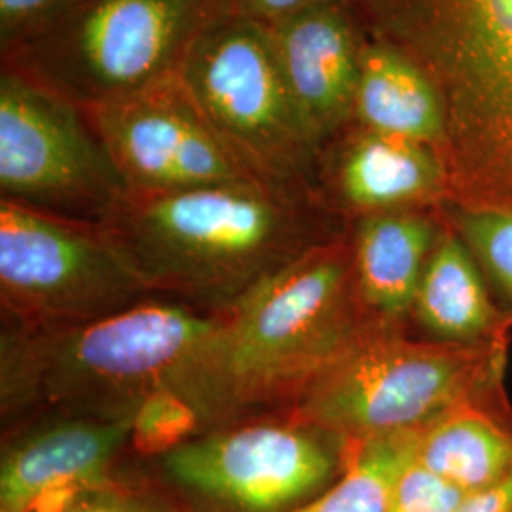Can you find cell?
I'll return each mask as SVG.
<instances>
[{"mask_svg":"<svg viewBox=\"0 0 512 512\" xmlns=\"http://www.w3.org/2000/svg\"><path fill=\"white\" fill-rule=\"evenodd\" d=\"M378 330L346 228L219 310L217 327L167 395L188 412L194 433L283 414Z\"/></svg>","mask_w":512,"mask_h":512,"instance_id":"1","label":"cell"},{"mask_svg":"<svg viewBox=\"0 0 512 512\" xmlns=\"http://www.w3.org/2000/svg\"><path fill=\"white\" fill-rule=\"evenodd\" d=\"M101 226L150 293L209 311L346 232L319 200L266 184L126 192Z\"/></svg>","mask_w":512,"mask_h":512,"instance_id":"2","label":"cell"},{"mask_svg":"<svg viewBox=\"0 0 512 512\" xmlns=\"http://www.w3.org/2000/svg\"><path fill=\"white\" fill-rule=\"evenodd\" d=\"M217 321L219 311L150 298L82 325L2 323L4 433L55 416H137L150 399L171 391Z\"/></svg>","mask_w":512,"mask_h":512,"instance_id":"3","label":"cell"},{"mask_svg":"<svg viewBox=\"0 0 512 512\" xmlns=\"http://www.w3.org/2000/svg\"><path fill=\"white\" fill-rule=\"evenodd\" d=\"M366 33L408 55L444 107L448 200L512 209V0H348Z\"/></svg>","mask_w":512,"mask_h":512,"instance_id":"4","label":"cell"},{"mask_svg":"<svg viewBox=\"0 0 512 512\" xmlns=\"http://www.w3.org/2000/svg\"><path fill=\"white\" fill-rule=\"evenodd\" d=\"M509 338L448 344L378 330L338 359L291 410L349 446L420 431L459 404L503 393Z\"/></svg>","mask_w":512,"mask_h":512,"instance_id":"5","label":"cell"},{"mask_svg":"<svg viewBox=\"0 0 512 512\" xmlns=\"http://www.w3.org/2000/svg\"><path fill=\"white\" fill-rule=\"evenodd\" d=\"M224 12V0H74L0 54V69L95 109L181 73L196 38Z\"/></svg>","mask_w":512,"mask_h":512,"instance_id":"6","label":"cell"},{"mask_svg":"<svg viewBox=\"0 0 512 512\" xmlns=\"http://www.w3.org/2000/svg\"><path fill=\"white\" fill-rule=\"evenodd\" d=\"M179 76L258 181L317 200L321 145L294 101L268 29L220 14L192 44Z\"/></svg>","mask_w":512,"mask_h":512,"instance_id":"7","label":"cell"},{"mask_svg":"<svg viewBox=\"0 0 512 512\" xmlns=\"http://www.w3.org/2000/svg\"><path fill=\"white\" fill-rule=\"evenodd\" d=\"M353 448L287 414L188 435L156 454L186 512H293L344 475Z\"/></svg>","mask_w":512,"mask_h":512,"instance_id":"8","label":"cell"},{"mask_svg":"<svg viewBox=\"0 0 512 512\" xmlns=\"http://www.w3.org/2000/svg\"><path fill=\"white\" fill-rule=\"evenodd\" d=\"M150 298L109 232L0 200L2 323L23 329L105 319Z\"/></svg>","mask_w":512,"mask_h":512,"instance_id":"9","label":"cell"},{"mask_svg":"<svg viewBox=\"0 0 512 512\" xmlns=\"http://www.w3.org/2000/svg\"><path fill=\"white\" fill-rule=\"evenodd\" d=\"M126 192L86 110L0 69V200L101 224Z\"/></svg>","mask_w":512,"mask_h":512,"instance_id":"10","label":"cell"},{"mask_svg":"<svg viewBox=\"0 0 512 512\" xmlns=\"http://www.w3.org/2000/svg\"><path fill=\"white\" fill-rule=\"evenodd\" d=\"M84 110L131 194L264 184L220 139L179 74Z\"/></svg>","mask_w":512,"mask_h":512,"instance_id":"11","label":"cell"},{"mask_svg":"<svg viewBox=\"0 0 512 512\" xmlns=\"http://www.w3.org/2000/svg\"><path fill=\"white\" fill-rule=\"evenodd\" d=\"M137 416H55L4 437L0 512H61L76 495L107 482L133 446Z\"/></svg>","mask_w":512,"mask_h":512,"instance_id":"12","label":"cell"},{"mask_svg":"<svg viewBox=\"0 0 512 512\" xmlns=\"http://www.w3.org/2000/svg\"><path fill=\"white\" fill-rule=\"evenodd\" d=\"M315 196L346 222L437 209L448 200V175L437 148L349 124L321 147Z\"/></svg>","mask_w":512,"mask_h":512,"instance_id":"13","label":"cell"},{"mask_svg":"<svg viewBox=\"0 0 512 512\" xmlns=\"http://www.w3.org/2000/svg\"><path fill=\"white\" fill-rule=\"evenodd\" d=\"M270 35L294 101L323 147L353 122L365 27L348 0H321Z\"/></svg>","mask_w":512,"mask_h":512,"instance_id":"14","label":"cell"},{"mask_svg":"<svg viewBox=\"0 0 512 512\" xmlns=\"http://www.w3.org/2000/svg\"><path fill=\"white\" fill-rule=\"evenodd\" d=\"M442 224L439 207L385 211L346 222L359 293L380 329L408 332Z\"/></svg>","mask_w":512,"mask_h":512,"instance_id":"15","label":"cell"},{"mask_svg":"<svg viewBox=\"0 0 512 512\" xmlns=\"http://www.w3.org/2000/svg\"><path fill=\"white\" fill-rule=\"evenodd\" d=\"M410 325L423 332L421 338L448 344L475 346L509 338L512 317L495 306L471 251L446 222L421 277Z\"/></svg>","mask_w":512,"mask_h":512,"instance_id":"16","label":"cell"},{"mask_svg":"<svg viewBox=\"0 0 512 512\" xmlns=\"http://www.w3.org/2000/svg\"><path fill=\"white\" fill-rule=\"evenodd\" d=\"M440 150L446 118L431 78L397 46L365 31L353 122Z\"/></svg>","mask_w":512,"mask_h":512,"instance_id":"17","label":"cell"},{"mask_svg":"<svg viewBox=\"0 0 512 512\" xmlns=\"http://www.w3.org/2000/svg\"><path fill=\"white\" fill-rule=\"evenodd\" d=\"M414 461L476 494L512 473V414L505 393L448 410L418 431Z\"/></svg>","mask_w":512,"mask_h":512,"instance_id":"18","label":"cell"},{"mask_svg":"<svg viewBox=\"0 0 512 512\" xmlns=\"http://www.w3.org/2000/svg\"><path fill=\"white\" fill-rule=\"evenodd\" d=\"M418 431L366 440L351 452L348 467L327 492L293 512H389L391 497L414 461Z\"/></svg>","mask_w":512,"mask_h":512,"instance_id":"19","label":"cell"},{"mask_svg":"<svg viewBox=\"0 0 512 512\" xmlns=\"http://www.w3.org/2000/svg\"><path fill=\"white\" fill-rule=\"evenodd\" d=\"M440 215L476 260L490 291L512 317V209H476L442 203Z\"/></svg>","mask_w":512,"mask_h":512,"instance_id":"20","label":"cell"},{"mask_svg":"<svg viewBox=\"0 0 512 512\" xmlns=\"http://www.w3.org/2000/svg\"><path fill=\"white\" fill-rule=\"evenodd\" d=\"M61 512H186L171 494L109 478L74 497Z\"/></svg>","mask_w":512,"mask_h":512,"instance_id":"21","label":"cell"},{"mask_svg":"<svg viewBox=\"0 0 512 512\" xmlns=\"http://www.w3.org/2000/svg\"><path fill=\"white\" fill-rule=\"evenodd\" d=\"M467 495L412 461L395 486L389 512H456Z\"/></svg>","mask_w":512,"mask_h":512,"instance_id":"22","label":"cell"},{"mask_svg":"<svg viewBox=\"0 0 512 512\" xmlns=\"http://www.w3.org/2000/svg\"><path fill=\"white\" fill-rule=\"evenodd\" d=\"M74 0H0V54L35 35Z\"/></svg>","mask_w":512,"mask_h":512,"instance_id":"23","label":"cell"},{"mask_svg":"<svg viewBox=\"0 0 512 512\" xmlns=\"http://www.w3.org/2000/svg\"><path fill=\"white\" fill-rule=\"evenodd\" d=\"M321 0H224L228 12L249 19L264 29H275Z\"/></svg>","mask_w":512,"mask_h":512,"instance_id":"24","label":"cell"},{"mask_svg":"<svg viewBox=\"0 0 512 512\" xmlns=\"http://www.w3.org/2000/svg\"><path fill=\"white\" fill-rule=\"evenodd\" d=\"M456 512H512V473L482 492L467 495Z\"/></svg>","mask_w":512,"mask_h":512,"instance_id":"25","label":"cell"}]
</instances>
